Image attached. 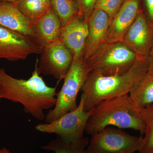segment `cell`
Segmentation results:
<instances>
[{
	"label": "cell",
	"mask_w": 153,
	"mask_h": 153,
	"mask_svg": "<svg viewBox=\"0 0 153 153\" xmlns=\"http://www.w3.org/2000/svg\"><path fill=\"white\" fill-rule=\"evenodd\" d=\"M142 137L130 134L122 129L108 126L91 135L85 153H134Z\"/></svg>",
	"instance_id": "obj_6"
},
{
	"label": "cell",
	"mask_w": 153,
	"mask_h": 153,
	"mask_svg": "<svg viewBox=\"0 0 153 153\" xmlns=\"http://www.w3.org/2000/svg\"><path fill=\"white\" fill-rule=\"evenodd\" d=\"M89 141L87 137L76 140L65 141L57 136V138L52 140L41 148L55 153H85Z\"/></svg>",
	"instance_id": "obj_17"
},
{
	"label": "cell",
	"mask_w": 153,
	"mask_h": 153,
	"mask_svg": "<svg viewBox=\"0 0 153 153\" xmlns=\"http://www.w3.org/2000/svg\"><path fill=\"white\" fill-rule=\"evenodd\" d=\"M1 95H0V103H1Z\"/></svg>",
	"instance_id": "obj_28"
},
{
	"label": "cell",
	"mask_w": 153,
	"mask_h": 153,
	"mask_svg": "<svg viewBox=\"0 0 153 153\" xmlns=\"http://www.w3.org/2000/svg\"><path fill=\"white\" fill-rule=\"evenodd\" d=\"M140 57H148L153 43V25L142 7L124 36L123 41Z\"/></svg>",
	"instance_id": "obj_10"
},
{
	"label": "cell",
	"mask_w": 153,
	"mask_h": 153,
	"mask_svg": "<svg viewBox=\"0 0 153 153\" xmlns=\"http://www.w3.org/2000/svg\"><path fill=\"white\" fill-rule=\"evenodd\" d=\"M18 0H0L1 1H5L10 3H14L16 1Z\"/></svg>",
	"instance_id": "obj_26"
},
{
	"label": "cell",
	"mask_w": 153,
	"mask_h": 153,
	"mask_svg": "<svg viewBox=\"0 0 153 153\" xmlns=\"http://www.w3.org/2000/svg\"><path fill=\"white\" fill-rule=\"evenodd\" d=\"M76 3L79 15L88 22L91 13L94 9L96 0H74Z\"/></svg>",
	"instance_id": "obj_22"
},
{
	"label": "cell",
	"mask_w": 153,
	"mask_h": 153,
	"mask_svg": "<svg viewBox=\"0 0 153 153\" xmlns=\"http://www.w3.org/2000/svg\"><path fill=\"white\" fill-rule=\"evenodd\" d=\"M88 33V23L79 15L61 28L59 39L71 51L74 60L83 59Z\"/></svg>",
	"instance_id": "obj_13"
},
{
	"label": "cell",
	"mask_w": 153,
	"mask_h": 153,
	"mask_svg": "<svg viewBox=\"0 0 153 153\" xmlns=\"http://www.w3.org/2000/svg\"><path fill=\"white\" fill-rule=\"evenodd\" d=\"M146 128L138 152L153 153V104L139 109Z\"/></svg>",
	"instance_id": "obj_19"
},
{
	"label": "cell",
	"mask_w": 153,
	"mask_h": 153,
	"mask_svg": "<svg viewBox=\"0 0 153 153\" xmlns=\"http://www.w3.org/2000/svg\"><path fill=\"white\" fill-rule=\"evenodd\" d=\"M108 126L130 128L144 135L146 128L138 108L128 95L103 100L91 110L85 131L92 135Z\"/></svg>",
	"instance_id": "obj_3"
},
{
	"label": "cell",
	"mask_w": 153,
	"mask_h": 153,
	"mask_svg": "<svg viewBox=\"0 0 153 153\" xmlns=\"http://www.w3.org/2000/svg\"><path fill=\"white\" fill-rule=\"evenodd\" d=\"M125 0H96L94 9H100L106 13L111 19L114 17Z\"/></svg>",
	"instance_id": "obj_21"
},
{
	"label": "cell",
	"mask_w": 153,
	"mask_h": 153,
	"mask_svg": "<svg viewBox=\"0 0 153 153\" xmlns=\"http://www.w3.org/2000/svg\"><path fill=\"white\" fill-rule=\"evenodd\" d=\"M51 4L60 19L62 28L79 15L74 0H51Z\"/></svg>",
	"instance_id": "obj_20"
},
{
	"label": "cell",
	"mask_w": 153,
	"mask_h": 153,
	"mask_svg": "<svg viewBox=\"0 0 153 153\" xmlns=\"http://www.w3.org/2000/svg\"><path fill=\"white\" fill-rule=\"evenodd\" d=\"M41 1H43L44 2L46 3V4H47L48 5H49V6H51V0H41Z\"/></svg>",
	"instance_id": "obj_27"
},
{
	"label": "cell",
	"mask_w": 153,
	"mask_h": 153,
	"mask_svg": "<svg viewBox=\"0 0 153 153\" xmlns=\"http://www.w3.org/2000/svg\"><path fill=\"white\" fill-rule=\"evenodd\" d=\"M148 59L150 64H153V43L148 56Z\"/></svg>",
	"instance_id": "obj_24"
},
{
	"label": "cell",
	"mask_w": 153,
	"mask_h": 153,
	"mask_svg": "<svg viewBox=\"0 0 153 153\" xmlns=\"http://www.w3.org/2000/svg\"><path fill=\"white\" fill-rule=\"evenodd\" d=\"M89 71L85 61L73 60L64 78L62 87L57 93L54 108L50 109L45 116L47 123L56 120L78 106L76 99L79 91L87 79Z\"/></svg>",
	"instance_id": "obj_5"
},
{
	"label": "cell",
	"mask_w": 153,
	"mask_h": 153,
	"mask_svg": "<svg viewBox=\"0 0 153 153\" xmlns=\"http://www.w3.org/2000/svg\"><path fill=\"white\" fill-rule=\"evenodd\" d=\"M0 25L36 42L33 23L13 3L0 1Z\"/></svg>",
	"instance_id": "obj_14"
},
{
	"label": "cell",
	"mask_w": 153,
	"mask_h": 153,
	"mask_svg": "<svg viewBox=\"0 0 153 153\" xmlns=\"http://www.w3.org/2000/svg\"><path fill=\"white\" fill-rule=\"evenodd\" d=\"M128 95L138 109L153 104V64L150 63L146 75Z\"/></svg>",
	"instance_id": "obj_16"
},
{
	"label": "cell",
	"mask_w": 153,
	"mask_h": 153,
	"mask_svg": "<svg viewBox=\"0 0 153 153\" xmlns=\"http://www.w3.org/2000/svg\"><path fill=\"white\" fill-rule=\"evenodd\" d=\"M42 50L32 39L0 25V59L25 60L33 54H41Z\"/></svg>",
	"instance_id": "obj_9"
},
{
	"label": "cell",
	"mask_w": 153,
	"mask_h": 153,
	"mask_svg": "<svg viewBox=\"0 0 153 153\" xmlns=\"http://www.w3.org/2000/svg\"><path fill=\"white\" fill-rule=\"evenodd\" d=\"M0 153H12L10 151L5 148L3 147L0 149Z\"/></svg>",
	"instance_id": "obj_25"
},
{
	"label": "cell",
	"mask_w": 153,
	"mask_h": 153,
	"mask_svg": "<svg viewBox=\"0 0 153 153\" xmlns=\"http://www.w3.org/2000/svg\"><path fill=\"white\" fill-rule=\"evenodd\" d=\"M33 25L35 41L41 48L59 40L62 26L59 17L52 6Z\"/></svg>",
	"instance_id": "obj_15"
},
{
	"label": "cell",
	"mask_w": 153,
	"mask_h": 153,
	"mask_svg": "<svg viewBox=\"0 0 153 153\" xmlns=\"http://www.w3.org/2000/svg\"><path fill=\"white\" fill-rule=\"evenodd\" d=\"M38 62L37 59L34 71L27 79L15 78L0 68V95L22 104L25 112L42 121L45 117L44 111L55 105L57 87L47 85L40 75Z\"/></svg>",
	"instance_id": "obj_1"
},
{
	"label": "cell",
	"mask_w": 153,
	"mask_h": 153,
	"mask_svg": "<svg viewBox=\"0 0 153 153\" xmlns=\"http://www.w3.org/2000/svg\"><path fill=\"white\" fill-rule=\"evenodd\" d=\"M149 66L148 57H139L122 74L103 75L89 72L81 90L84 95L85 110L90 111L103 100L129 95L146 75Z\"/></svg>",
	"instance_id": "obj_2"
},
{
	"label": "cell",
	"mask_w": 153,
	"mask_h": 153,
	"mask_svg": "<svg viewBox=\"0 0 153 153\" xmlns=\"http://www.w3.org/2000/svg\"><path fill=\"white\" fill-rule=\"evenodd\" d=\"M38 67L41 73L52 76L58 81L63 79L73 60L71 51L60 39L42 48Z\"/></svg>",
	"instance_id": "obj_8"
},
{
	"label": "cell",
	"mask_w": 153,
	"mask_h": 153,
	"mask_svg": "<svg viewBox=\"0 0 153 153\" xmlns=\"http://www.w3.org/2000/svg\"><path fill=\"white\" fill-rule=\"evenodd\" d=\"M109 16L104 11L94 9L88 20V33L83 54L85 61L106 41L110 23Z\"/></svg>",
	"instance_id": "obj_12"
},
{
	"label": "cell",
	"mask_w": 153,
	"mask_h": 153,
	"mask_svg": "<svg viewBox=\"0 0 153 153\" xmlns=\"http://www.w3.org/2000/svg\"><path fill=\"white\" fill-rule=\"evenodd\" d=\"M143 4L142 7L146 16L149 21L153 25V0H141Z\"/></svg>",
	"instance_id": "obj_23"
},
{
	"label": "cell",
	"mask_w": 153,
	"mask_h": 153,
	"mask_svg": "<svg viewBox=\"0 0 153 153\" xmlns=\"http://www.w3.org/2000/svg\"><path fill=\"white\" fill-rule=\"evenodd\" d=\"M141 8V0H125L111 20L106 42H123L126 33L136 19Z\"/></svg>",
	"instance_id": "obj_11"
},
{
	"label": "cell",
	"mask_w": 153,
	"mask_h": 153,
	"mask_svg": "<svg viewBox=\"0 0 153 153\" xmlns=\"http://www.w3.org/2000/svg\"><path fill=\"white\" fill-rule=\"evenodd\" d=\"M84 95L82 93L78 106L50 123H41L35 128L42 133L55 134L65 141L81 139L85 131L91 110L86 111L84 107Z\"/></svg>",
	"instance_id": "obj_7"
},
{
	"label": "cell",
	"mask_w": 153,
	"mask_h": 153,
	"mask_svg": "<svg viewBox=\"0 0 153 153\" xmlns=\"http://www.w3.org/2000/svg\"><path fill=\"white\" fill-rule=\"evenodd\" d=\"M13 4L33 24L38 22L51 7L41 0H18Z\"/></svg>",
	"instance_id": "obj_18"
},
{
	"label": "cell",
	"mask_w": 153,
	"mask_h": 153,
	"mask_svg": "<svg viewBox=\"0 0 153 153\" xmlns=\"http://www.w3.org/2000/svg\"><path fill=\"white\" fill-rule=\"evenodd\" d=\"M139 57L123 42H105L85 62L89 72L110 75L125 73Z\"/></svg>",
	"instance_id": "obj_4"
}]
</instances>
